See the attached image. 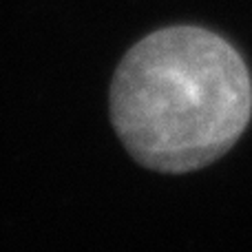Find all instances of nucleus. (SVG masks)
<instances>
[{"label": "nucleus", "mask_w": 252, "mask_h": 252, "mask_svg": "<svg viewBox=\"0 0 252 252\" xmlns=\"http://www.w3.org/2000/svg\"><path fill=\"white\" fill-rule=\"evenodd\" d=\"M252 115L244 58L195 25L164 27L126 51L111 84V118L135 161L190 173L223 157Z\"/></svg>", "instance_id": "obj_1"}]
</instances>
